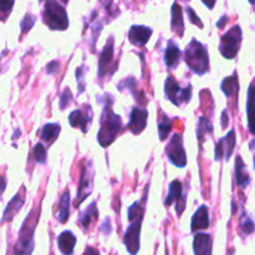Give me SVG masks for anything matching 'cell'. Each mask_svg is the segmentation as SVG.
I'll list each match as a JSON object with an SVG mask.
<instances>
[{
  "label": "cell",
  "instance_id": "277c9868",
  "mask_svg": "<svg viewBox=\"0 0 255 255\" xmlns=\"http://www.w3.org/2000/svg\"><path fill=\"white\" fill-rule=\"evenodd\" d=\"M40 211H32L22 223L20 229V236L14 248L15 255H31L34 251V232L36 227Z\"/></svg>",
  "mask_w": 255,
  "mask_h": 255
},
{
  "label": "cell",
  "instance_id": "f546056e",
  "mask_svg": "<svg viewBox=\"0 0 255 255\" xmlns=\"http://www.w3.org/2000/svg\"><path fill=\"white\" fill-rule=\"evenodd\" d=\"M85 74H86V66L81 65L76 69V79H77V87H79V95L84 94L86 89V82H85Z\"/></svg>",
  "mask_w": 255,
  "mask_h": 255
},
{
  "label": "cell",
  "instance_id": "836d02e7",
  "mask_svg": "<svg viewBox=\"0 0 255 255\" xmlns=\"http://www.w3.org/2000/svg\"><path fill=\"white\" fill-rule=\"evenodd\" d=\"M136 85H137L136 80H134L133 77H128V79H125L124 81L119 85V90L120 91H124L125 87H127V89L131 90L132 94L136 96V91H134V90H136Z\"/></svg>",
  "mask_w": 255,
  "mask_h": 255
},
{
  "label": "cell",
  "instance_id": "3957f363",
  "mask_svg": "<svg viewBox=\"0 0 255 255\" xmlns=\"http://www.w3.org/2000/svg\"><path fill=\"white\" fill-rule=\"evenodd\" d=\"M184 61L189 69L197 75H204L209 71V56L206 46L193 39L186 47L184 51Z\"/></svg>",
  "mask_w": 255,
  "mask_h": 255
},
{
  "label": "cell",
  "instance_id": "4fadbf2b",
  "mask_svg": "<svg viewBox=\"0 0 255 255\" xmlns=\"http://www.w3.org/2000/svg\"><path fill=\"white\" fill-rule=\"evenodd\" d=\"M174 202H177V204H179L181 202V206L177 208V214L181 216L183 213V209L186 207V198L183 196V189H182V183L179 181H172L169 183V189L168 194H167L166 199H164V206H171Z\"/></svg>",
  "mask_w": 255,
  "mask_h": 255
},
{
  "label": "cell",
  "instance_id": "4dcf8cb0",
  "mask_svg": "<svg viewBox=\"0 0 255 255\" xmlns=\"http://www.w3.org/2000/svg\"><path fill=\"white\" fill-rule=\"evenodd\" d=\"M35 22H36V16L32 14H26L21 20V24H20V27H21L22 34H26L29 30H31L34 27Z\"/></svg>",
  "mask_w": 255,
  "mask_h": 255
},
{
  "label": "cell",
  "instance_id": "d6986e66",
  "mask_svg": "<svg viewBox=\"0 0 255 255\" xmlns=\"http://www.w3.org/2000/svg\"><path fill=\"white\" fill-rule=\"evenodd\" d=\"M247 116H248V128L251 133L255 134V79L248 89V101H247Z\"/></svg>",
  "mask_w": 255,
  "mask_h": 255
},
{
  "label": "cell",
  "instance_id": "7402d4cb",
  "mask_svg": "<svg viewBox=\"0 0 255 255\" xmlns=\"http://www.w3.org/2000/svg\"><path fill=\"white\" fill-rule=\"evenodd\" d=\"M172 30L176 32L178 36H183L184 32V22H183V12H182L181 5L174 2L172 5Z\"/></svg>",
  "mask_w": 255,
  "mask_h": 255
},
{
  "label": "cell",
  "instance_id": "30bf717a",
  "mask_svg": "<svg viewBox=\"0 0 255 255\" xmlns=\"http://www.w3.org/2000/svg\"><path fill=\"white\" fill-rule=\"evenodd\" d=\"M166 153L169 161L176 167L183 168L187 164V154L183 146V136L181 133H174L171 141L166 147Z\"/></svg>",
  "mask_w": 255,
  "mask_h": 255
},
{
  "label": "cell",
  "instance_id": "484cf974",
  "mask_svg": "<svg viewBox=\"0 0 255 255\" xmlns=\"http://www.w3.org/2000/svg\"><path fill=\"white\" fill-rule=\"evenodd\" d=\"M213 133V124L206 119L204 116L199 117L198 119V129H197V137H198V143L199 148L202 149L203 147V142L206 141V134Z\"/></svg>",
  "mask_w": 255,
  "mask_h": 255
},
{
  "label": "cell",
  "instance_id": "44dd1931",
  "mask_svg": "<svg viewBox=\"0 0 255 255\" xmlns=\"http://www.w3.org/2000/svg\"><path fill=\"white\" fill-rule=\"evenodd\" d=\"M179 59H181V50L177 46L173 40H169L167 44L166 51H164V62H166L168 69H174L178 65Z\"/></svg>",
  "mask_w": 255,
  "mask_h": 255
},
{
  "label": "cell",
  "instance_id": "ee69618b",
  "mask_svg": "<svg viewBox=\"0 0 255 255\" xmlns=\"http://www.w3.org/2000/svg\"><path fill=\"white\" fill-rule=\"evenodd\" d=\"M249 147H251V148L254 151V149H255V139H253V141L251 142V144H249Z\"/></svg>",
  "mask_w": 255,
  "mask_h": 255
},
{
  "label": "cell",
  "instance_id": "8fae6325",
  "mask_svg": "<svg viewBox=\"0 0 255 255\" xmlns=\"http://www.w3.org/2000/svg\"><path fill=\"white\" fill-rule=\"evenodd\" d=\"M92 116H94L92 107L89 105H85L84 109L75 110L70 114L69 124L74 128H80L84 133H86L87 126H89V124L91 125Z\"/></svg>",
  "mask_w": 255,
  "mask_h": 255
},
{
  "label": "cell",
  "instance_id": "60d3db41",
  "mask_svg": "<svg viewBox=\"0 0 255 255\" xmlns=\"http://www.w3.org/2000/svg\"><path fill=\"white\" fill-rule=\"evenodd\" d=\"M227 126H228V116H227V111H223V114H222V127L226 128Z\"/></svg>",
  "mask_w": 255,
  "mask_h": 255
},
{
  "label": "cell",
  "instance_id": "d590c367",
  "mask_svg": "<svg viewBox=\"0 0 255 255\" xmlns=\"http://www.w3.org/2000/svg\"><path fill=\"white\" fill-rule=\"evenodd\" d=\"M12 6H14V2H7V1L1 2V5H0V10H1V20H2V21H5V20H6L7 14L11 11Z\"/></svg>",
  "mask_w": 255,
  "mask_h": 255
},
{
  "label": "cell",
  "instance_id": "7a4b0ae2",
  "mask_svg": "<svg viewBox=\"0 0 255 255\" xmlns=\"http://www.w3.org/2000/svg\"><path fill=\"white\" fill-rule=\"evenodd\" d=\"M147 192L142 202H134L128 208V221L131 222L124 236V243L127 252L131 255H137L139 251V236H141L142 221L144 214V202H146Z\"/></svg>",
  "mask_w": 255,
  "mask_h": 255
},
{
  "label": "cell",
  "instance_id": "5bb4252c",
  "mask_svg": "<svg viewBox=\"0 0 255 255\" xmlns=\"http://www.w3.org/2000/svg\"><path fill=\"white\" fill-rule=\"evenodd\" d=\"M147 117H148V112L139 107H133L131 111V120H129L128 127L129 131L133 134H139L147 126Z\"/></svg>",
  "mask_w": 255,
  "mask_h": 255
},
{
  "label": "cell",
  "instance_id": "7c38bea8",
  "mask_svg": "<svg viewBox=\"0 0 255 255\" xmlns=\"http://www.w3.org/2000/svg\"><path fill=\"white\" fill-rule=\"evenodd\" d=\"M236 147V132L229 131L226 137L219 139L216 144V161L226 159L229 161Z\"/></svg>",
  "mask_w": 255,
  "mask_h": 255
},
{
  "label": "cell",
  "instance_id": "2e32d148",
  "mask_svg": "<svg viewBox=\"0 0 255 255\" xmlns=\"http://www.w3.org/2000/svg\"><path fill=\"white\" fill-rule=\"evenodd\" d=\"M209 228V213H208V207L201 206L197 209L196 213L192 217L191 222V229L193 233L198 231H204V229Z\"/></svg>",
  "mask_w": 255,
  "mask_h": 255
},
{
  "label": "cell",
  "instance_id": "603a6c76",
  "mask_svg": "<svg viewBox=\"0 0 255 255\" xmlns=\"http://www.w3.org/2000/svg\"><path fill=\"white\" fill-rule=\"evenodd\" d=\"M99 217V212H97L96 202H92L84 212H81L79 216V224L84 227L85 231H89L90 226L92 222H95Z\"/></svg>",
  "mask_w": 255,
  "mask_h": 255
},
{
  "label": "cell",
  "instance_id": "cb8c5ba5",
  "mask_svg": "<svg viewBox=\"0 0 255 255\" xmlns=\"http://www.w3.org/2000/svg\"><path fill=\"white\" fill-rule=\"evenodd\" d=\"M236 181L241 188H247L251 184V176L246 171V164L239 156L236 159Z\"/></svg>",
  "mask_w": 255,
  "mask_h": 255
},
{
  "label": "cell",
  "instance_id": "1f68e13d",
  "mask_svg": "<svg viewBox=\"0 0 255 255\" xmlns=\"http://www.w3.org/2000/svg\"><path fill=\"white\" fill-rule=\"evenodd\" d=\"M34 157H35V161H36L37 163H45V162H46L47 152H46V148L44 147V144L42 143L35 144Z\"/></svg>",
  "mask_w": 255,
  "mask_h": 255
},
{
  "label": "cell",
  "instance_id": "83f0119b",
  "mask_svg": "<svg viewBox=\"0 0 255 255\" xmlns=\"http://www.w3.org/2000/svg\"><path fill=\"white\" fill-rule=\"evenodd\" d=\"M69 216H70V193L69 192H65V193L60 197L59 214H57V218H59L60 223H66Z\"/></svg>",
  "mask_w": 255,
  "mask_h": 255
},
{
  "label": "cell",
  "instance_id": "7bdbcfd3",
  "mask_svg": "<svg viewBox=\"0 0 255 255\" xmlns=\"http://www.w3.org/2000/svg\"><path fill=\"white\" fill-rule=\"evenodd\" d=\"M203 4H204V5H207V6H208V7H211V9H212V7H213L214 5H216V1L211 2V4H209V2H206V1H203Z\"/></svg>",
  "mask_w": 255,
  "mask_h": 255
},
{
  "label": "cell",
  "instance_id": "ffe728a7",
  "mask_svg": "<svg viewBox=\"0 0 255 255\" xmlns=\"http://www.w3.org/2000/svg\"><path fill=\"white\" fill-rule=\"evenodd\" d=\"M24 203H25L24 192H22L21 194L17 193L16 196L12 197V199L7 203L6 208H5L4 213H2V222L11 221V219L16 216L17 212L20 211V208L24 206Z\"/></svg>",
  "mask_w": 255,
  "mask_h": 255
},
{
  "label": "cell",
  "instance_id": "52a82bcc",
  "mask_svg": "<svg viewBox=\"0 0 255 255\" xmlns=\"http://www.w3.org/2000/svg\"><path fill=\"white\" fill-rule=\"evenodd\" d=\"M164 94L167 99L176 106H182L191 101L192 99V86H187L186 89H181L176 80L172 76H168L164 82Z\"/></svg>",
  "mask_w": 255,
  "mask_h": 255
},
{
  "label": "cell",
  "instance_id": "f6af8a7d",
  "mask_svg": "<svg viewBox=\"0 0 255 255\" xmlns=\"http://www.w3.org/2000/svg\"><path fill=\"white\" fill-rule=\"evenodd\" d=\"M5 184H6V182H5V179H4V178H2V187H1L2 192H4V189H5Z\"/></svg>",
  "mask_w": 255,
  "mask_h": 255
},
{
  "label": "cell",
  "instance_id": "f35d334b",
  "mask_svg": "<svg viewBox=\"0 0 255 255\" xmlns=\"http://www.w3.org/2000/svg\"><path fill=\"white\" fill-rule=\"evenodd\" d=\"M100 231H101L105 236H109V234L111 233V221H110V218L105 219L104 223L100 226Z\"/></svg>",
  "mask_w": 255,
  "mask_h": 255
},
{
  "label": "cell",
  "instance_id": "6da1fadb",
  "mask_svg": "<svg viewBox=\"0 0 255 255\" xmlns=\"http://www.w3.org/2000/svg\"><path fill=\"white\" fill-rule=\"evenodd\" d=\"M97 101L104 104V111L101 115V121H100V131L97 134L99 143L102 147H107L116 139L117 134L120 133V129L122 127L121 116L116 115L112 110L114 105V96L109 94H105L104 96L97 97Z\"/></svg>",
  "mask_w": 255,
  "mask_h": 255
},
{
  "label": "cell",
  "instance_id": "4316f807",
  "mask_svg": "<svg viewBox=\"0 0 255 255\" xmlns=\"http://www.w3.org/2000/svg\"><path fill=\"white\" fill-rule=\"evenodd\" d=\"M222 91L223 94L226 95L227 97H232L236 96L239 91V82H238V77H237V74L234 72L232 76L226 77V79L222 81Z\"/></svg>",
  "mask_w": 255,
  "mask_h": 255
},
{
  "label": "cell",
  "instance_id": "d6a6232c",
  "mask_svg": "<svg viewBox=\"0 0 255 255\" xmlns=\"http://www.w3.org/2000/svg\"><path fill=\"white\" fill-rule=\"evenodd\" d=\"M239 227H241L242 233L246 234V236L254 233L255 232V223L251 218L241 219V224H239Z\"/></svg>",
  "mask_w": 255,
  "mask_h": 255
},
{
  "label": "cell",
  "instance_id": "74e56055",
  "mask_svg": "<svg viewBox=\"0 0 255 255\" xmlns=\"http://www.w3.org/2000/svg\"><path fill=\"white\" fill-rule=\"evenodd\" d=\"M60 69L59 61H51L50 64L46 65V72L50 75H55Z\"/></svg>",
  "mask_w": 255,
  "mask_h": 255
},
{
  "label": "cell",
  "instance_id": "9c48e42d",
  "mask_svg": "<svg viewBox=\"0 0 255 255\" xmlns=\"http://www.w3.org/2000/svg\"><path fill=\"white\" fill-rule=\"evenodd\" d=\"M114 54H115V40L114 35L107 39L106 45L102 49L101 54H100L99 59V77L104 79L106 75H112L116 70L117 64L114 61Z\"/></svg>",
  "mask_w": 255,
  "mask_h": 255
},
{
  "label": "cell",
  "instance_id": "b9f144b4",
  "mask_svg": "<svg viewBox=\"0 0 255 255\" xmlns=\"http://www.w3.org/2000/svg\"><path fill=\"white\" fill-rule=\"evenodd\" d=\"M227 21H228V17H227L226 15H224V16H222V19L219 20L218 22H217V26H218V27H224V25H226Z\"/></svg>",
  "mask_w": 255,
  "mask_h": 255
},
{
  "label": "cell",
  "instance_id": "ba28073f",
  "mask_svg": "<svg viewBox=\"0 0 255 255\" xmlns=\"http://www.w3.org/2000/svg\"><path fill=\"white\" fill-rule=\"evenodd\" d=\"M81 176H80L79 189H77V198L75 201V206L79 207L94 189V169H92V162H82L81 164Z\"/></svg>",
  "mask_w": 255,
  "mask_h": 255
},
{
  "label": "cell",
  "instance_id": "5b68a950",
  "mask_svg": "<svg viewBox=\"0 0 255 255\" xmlns=\"http://www.w3.org/2000/svg\"><path fill=\"white\" fill-rule=\"evenodd\" d=\"M42 19L51 30H66L69 27V17H67L66 10L57 1L49 0L45 2Z\"/></svg>",
  "mask_w": 255,
  "mask_h": 255
},
{
  "label": "cell",
  "instance_id": "ab89813d",
  "mask_svg": "<svg viewBox=\"0 0 255 255\" xmlns=\"http://www.w3.org/2000/svg\"><path fill=\"white\" fill-rule=\"evenodd\" d=\"M84 255H100V252L97 249L92 248V247H87Z\"/></svg>",
  "mask_w": 255,
  "mask_h": 255
},
{
  "label": "cell",
  "instance_id": "f1b7e54d",
  "mask_svg": "<svg viewBox=\"0 0 255 255\" xmlns=\"http://www.w3.org/2000/svg\"><path fill=\"white\" fill-rule=\"evenodd\" d=\"M171 128H172L171 120L166 116V114H163V112H162L161 122L158 124V134H159V139H161V141H164V139L168 137L169 132H171Z\"/></svg>",
  "mask_w": 255,
  "mask_h": 255
},
{
  "label": "cell",
  "instance_id": "ac0fdd59",
  "mask_svg": "<svg viewBox=\"0 0 255 255\" xmlns=\"http://www.w3.org/2000/svg\"><path fill=\"white\" fill-rule=\"evenodd\" d=\"M75 246H76V237L70 231H65L57 237V247L64 255L74 254Z\"/></svg>",
  "mask_w": 255,
  "mask_h": 255
},
{
  "label": "cell",
  "instance_id": "d4e9b609",
  "mask_svg": "<svg viewBox=\"0 0 255 255\" xmlns=\"http://www.w3.org/2000/svg\"><path fill=\"white\" fill-rule=\"evenodd\" d=\"M60 132H61V126H60L59 124H46L41 128L40 137H41L42 141L46 142L47 144H51L56 141Z\"/></svg>",
  "mask_w": 255,
  "mask_h": 255
},
{
  "label": "cell",
  "instance_id": "e575fe53",
  "mask_svg": "<svg viewBox=\"0 0 255 255\" xmlns=\"http://www.w3.org/2000/svg\"><path fill=\"white\" fill-rule=\"evenodd\" d=\"M72 99V94L71 91H70V89H65L64 91H62V94L60 95V109L61 110H65L67 107V105L70 104V101H71Z\"/></svg>",
  "mask_w": 255,
  "mask_h": 255
},
{
  "label": "cell",
  "instance_id": "8d00e7d4",
  "mask_svg": "<svg viewBox=\"0 0 255 255\" xmlns=\"http://www.w3.org/2000/svg\"><path fill=\"white\" fill-rule=\"evenodd\" d=\"M187 12H188V16H189V20H191L192 24L197 25V26L199 27H203V22L201 21V19H199L198 16L196 15V12H194V10L192 9V7H187Z\"/></svg>",
  "mask_w": 255,
  "mask_h": 255
},
{
  "label": "cell",
  "instance_id": "8992f818",
  "mask_svg": "<svg viewBox=\"0 0 255 255\" xmlns=\"http://www.w3.org/2000/svg\"><path fill=\"white\" fill-rule=\"evenodd\" d=\"M242 44V29L239 25H234L231 30L222 36L219 51L226 59H234Z\"/></svg>",
  "mask_w": 255,
  "mask_h": 255
},
{
  "label": "cell",
  "instance_id": "9a60e30c",
  "mask_svg": "<svg viewBox=\"0 0 255 255\" xmlns=\"http://www.w3.org/2000/svg\"><path fill=\"white\" fill-rule=\"evenodd\" d=\"M152 29L144 25H133L128 30V39L134 46H144L152 35Z\"/></svg>",
  "mask_w": 255,
  "mask_h": 255
},
{
  "label": "cell",
  "instance_id": "bcb514c9",
  "mask_svg": "<svg viewBox=\"0 0 255 255\" xmlns=\"http://www.w3.org/2000/svg\"><path fill=\"white\" fill-rule=\"evenodd\" d=\"M254 167H255V158H254Z\"/></svg>",
  "mask_w": 255,
  "mask_h": 255
},
{
  "label": "cell",
  "instance_id": "e0dca14e",
  "mask_svg": "<svg viewBox=\"0 0 255 255\" xmlns=\"http://www.w3.org/2000/svg\"><path fill=\"white\" fill-rule=\"evenodd\" d=\"M193 252L194 255H212V237L207 233L196 234Z\"/></svg>",
  "mask_w": 255,
  "mask_h": 255
}]
</instances>
